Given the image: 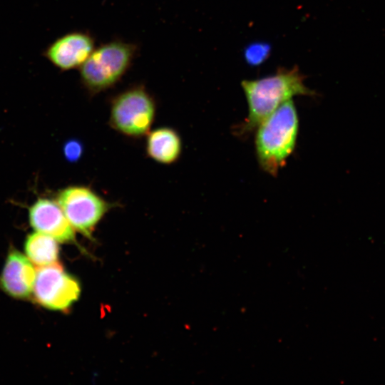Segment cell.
Segmentation results:
<instances>
[{
	"instance_id": "obj_1",
	"label": "cell",
	"mask_w": 385,
	"mask_h": 385,
	"mask_svg": "<svg viewBox=\"0 0 385 385\" xmlns=\"http://www.w3.org/2000/svg\"><path fill=\"white\" fill-rule=\"evenodd\" d=\"M305 76L297 66L279 68L273 74L262 78L244 80L241 86L247 105L248 114L235 126V133L245 137L282 104L296 96H314V91L304 83Z\"/></svg>"
},
{
	"instance_id": "obj_2",
	"label": "cell",
	"mask_w": 385,
	"mask_h": 385,
	"mask_svg": "<svg viewBox=\"0 0 385 385\" xmlns=\"http://www.w3.org/2000/svg\"><path fill=\"white\" fill-rule=\"evenodd\" d=\"M255 147L260 168L276 176L294 152L299 117L292 100L282 104L255 129Z\"/></svg>"
},
{
	"instance_id": "obj_3",
	"label": "cell",
	"mask_w": 385,
	"mask_h": 385,
	"mask_svg": "<svg viewBox=\"0 0 385 385\" xmlns=\"http://www.w3.org/2000/svg\"><path fill=\"white\" fill-rule=\"evenodd\" d=\"M136 53L135 44L120 39L100 45L79 68L81 84L90 95L113 88L130 69Z\"/></svg>"
},
{
	"instance_id": "obj_4",
	"label": "cell",
	"mask_w": 385,
	"mask_h": 385,
	"mask_svg": "<svg viewBox=\"0 0 385 385\" xmlns=\"http://www.w3.org/2000/svg\"><path fill=\"white\" fill-rule=\"evenodd\" d=\"M156 113V103L143 85L131 86L118 93L111 102L109 124L125 136L137 138L150 130Z\"/></svg>"
},
{
	"instance_id": "obj_5",
	"label": "cell",
	"mask_w": 385,
	"mask_h": 385,
	"mask_svg": "<svg viewBox=\"0 0 385 385\" xmlns=\"http://www.w3.org/2000/svg\"><path fill=\"white\" fill-rule=\"evenodd\" d=\"M56 201L74 230L89 238L105 215L115 207L92 188L83 185L63 188L58 193Z\"/></svg>"
},
{
	"instance_id": "obj_6",
	"label": "cell",
	"mask_w": 385,
	"mask_h": 385,
	"mask_svg": "<svg viewBox=\"0 0 385 385\" xmlns=\"http://www.w3.org/2000/svg\"><path fill=\"white\" fill-rule=\"evenodd\" d=\"M80 293L78 280L58 262L37 268L33 297L38 305L50 310L67 311Z\"/></svg>"
},
{
	"instance_id": "obj_7",
	"label": "cell",
	"mask_w": 385,
	"mask_h": 385,
	"mask_svg": "<svg viewBox=\"0 0 385 385\" xmlns=\"http://www.w3.org/2000/svg\"><path fill=\"white\" fill-rule=\"evenodd\" d=\"M95 48V39L87 31H74L57 38L45 49L43 55L61 71L79 68Z\"/></svg>"
},
{
	"instance_id": "obj_8",
	"label": "cell",
	"mask_w": 385,
	"mask_h": 385,
	"mask_svg": "<svg viewBox=\"0 0 385 385\" xmlns=\"http://www.w3.org/2000/svg\"><path fill=\"white\" fill-rule=\"evenodd\" d=\"M31 226L36 232L48 235L60 242H73L72 227L57 201L38 199L29 210Z\"/></svg>"
},
{
	"instance_id": "obj_9",
	"label": "cell",
	"mask_w": 385,
	"mask_h": 385,
	"mask_svg": "<svg viewBox=\"0 0 385 385\" xmlns=\"http://www.w3.org/2000/svg\"><path fill=\"white\" fill-rule=\"evenodd\" d=\"M36 271L29 259L16 250L9 252L0 274V288L17 299H26L32 294Z\"/></svg>"
},
{
	"instance_id": "obj_10",
	"label": "cell",
	"mask_w": 385,
	"mask_h": 385,
	"mask_svg": "<svg viewBox=\"0 0 385 385\" xmlns=\"http://www.w3.org/2000/svg\"><path fill=\"white\" fill-rule=\"evenodd\" d=\"M145 151L153 161L171 165L179 159L182 153V140L173 128L160 127L150 130L146 135Z\"/></svg>"
},
{
	"instance_id": "obj_11",
	"label": "cell",
	"mask_w": 385,
	"mask_h": 385,
	"mask_svg": "<svg viewBox=\"0 0 385 385\" xmlns=\"http://www.w3.org/2000/svg\"><path fill=\"white\" fill-rule=\"evenodd\" d=\"M24 250L28 259L38 267L56 263L58 259V241L39 232H33L27 236Z\"/></svg>"
},
{
	"instance_id": "obj_12",
	"label": "cell",
	"mask_w": 385,
	"mask_h": 385,
	"mask_svg": "<svg viewBox=\"0 0 385 385\" xmlns=\"http://www.w3.org/2000/svg\"><path fill=\"white\" fill-rule=\"evenodd\" d=\"M270 49V45L267 43H250L245 49V58L250 65L258 66L267 59Z\"/></svg>"
},
{
	"instance_id": "obj_13",
	"label": "cell",
	"mask_w": 385,
	"mask_h": 385,
	"mask_svg": "<svg viewBox=\"0 0 385 385\" xmlns=\"http://www.w3.org/2000/svg\"><path fill=\"white\" fill-rule=\"evenodd\" d=\"M63 152L69 161H75L79 158L82 152V147L76 140H69L64 145Z\"/></svg>"
}]
</instances>
